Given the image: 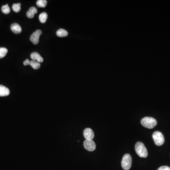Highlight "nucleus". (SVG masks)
<instances>
[{"mask_svg": "<svg viewBox=\"0 0 170 170\" xmlns=\"http://www.w3.org/2000/svg\"><path fill=\"white\" fill-rule=\"evenodd\" d=\"M12 9H13V11L16 13L19 12L21 9V4L20 3L14 4L12 6Z\"/></svg>", "mask_w": 170, "mask_h": 170, "instance_id": "obj_18", "label": "nucleus"}, {"mask_svg": "<svg viewBox=\"0 0 170 170\" xmlns=\"http://www.w3.org/2000/svg\"><path fill=\"white\" fill-rule=\"evenodd\" d=\"M23 64L24 65L27 66L28 65L30 64V61H29V60L27 59L26 61H25L24 62Z\"/></svg>", "mask_w": 170, "mask_h": 170, "instance_id": "obj_20", "label": "nucleus"}, {"mask_svg": "<svg viewBox=\"0 0 170 170\" xmlns=\"http://www.w3.org/2000/svg\"><path fill=\"white\" fill-rule=\"evenodd\" d=\"M11 29L15 34H20L22 31L21 27L17 23H13L11 25Z\"/></svg>", "mask_w": 170, "mask_h": 170, "instance_id": "obj_8", "label": "nucleus"}, {"mask_svg": "<svg viewBox=\"0 0 170 170\" xmlns=\"http://www.w3.org/2000/svg\"><path fill=\"white\" fill-rule=\"evenodd\" d=\"M31 58L33 60H34V61L36 60V61H37V62H39V63L40 62H43V58L41 57V55H40L38 52H32V53L31 54Z\"/></svg>", "mask_w": 170, "mask_h": 170, "instance_id": "obj_10", "label": "nucleus"}, {"mask_svg": "<svg viewBox=\"0 0 170 170\" xmlns=\"http://www.w3.org/2000/svg\"><path fill=\"white\" fill-rule=\"evenodd\" d=\"M136 152L139 156L142 158H146L148 156V152L146 147L142 142H137L135 147Z\"/></svg>", "mask_w": 170, "mask_h": 170, "instance_id": "obj_1", "label": "nucleus"}, {"mask_svg": "<svg viewBox=\"0 0 170 170\" xmlns=\"http://www.w3.org/2000/svg\"><path fill=\"white\" fill-rule=\"evenodd\" d=\"M29 65H31V66L33 69H35V70L39 69L41 67V65H40V63L39 62H36V61H34V60H32V61L30 62V64Z\"/></svg>", "mask_w": 170, "mask_h": 170, "instance_id": "obj_14", "label": "nucleus"}, {"mask_svg": "<svg viewBox=\"0 0 170 170\" xmlns=\"http://www.w3.org/2000/svg\"><path fill=\"white\" fill-rule=\"evenodd\" d=\"M1 11L5 14H8L11 12V9L9 8L8 5L6 4L2 6L1 7Z\"/></svg>", "mask_w": 170, "mask_h": 170, "instance_id": "obj_16", "label": "nucleus"}, {"mask_svg": "<svg viewBox=\"0 0 170 170\" xmlns=\"http://www.w3.org/2000/svg\"><path fill=\"white\" fill-rule=\"evenodd\" d=\"M157 170H170V167L167 166H162Z\"/></svg>", "mask_w": 170, "mask_h": 170, "instance_id": "obj_19", "label": "nucleus"}, {"mask_svg": "<svg viewBox=\"0 0 170 170\" xmlns=\"http://www.w3.org/2000/svg\"><path fill=\"white\" fill-rule=\"evenodd\" d=\"M36 5L39 8H45L47 5L46 0H39L36 2Z\"/></svg>", "mask_w": 170, "mask_h": 170, "instance_id": "obj_15", "label": "nucleus"}, {"mask_svg": "<svg viewBox=\"0 0 170 170\" xmlns=\"http://www.w3.org/2000/svg\"><path fill=\"white\" fill-rule=\"evenodd\" d=\"M10 92L6 86L0 85V97H6L9 95Z\"/></svg>", "mask_w": 170, "mask_h": 170, "instance_id": "obj_9", "label": "nucleus"}, {"mask_svg": "<svg viewBox=\"0 0 170 170\" xmlns=\"http://www.w3.org/2000/svg\"><path fill=\"white\" fill-rule=\"evenodd\" d=\"M84 137L86 139L92 140L94 137V135L93 131L92 129L90 128H86L84 130Z\"/></svg>", "mask_w": 170, "mask_h": 170, "instance_id": "obj_7", "label": "nucleus"}, {"mask_svg": "<svg viewBox=\"0 0 170 170\" xmlns=\"http://www.w3.org/2000/svg\"><path fill=\"white\" fill-rule=\"evenodd\" d=\"M56 35L59 37H65V36H68V32L65 29L61 28V29H59L58 31H57V32H56Z\"/></svg>", "mask_w": 170, "mask_h": 170, "instance_id": "obj_12", "label": "nucleus"}, {"mask_svg": "<svg viewBox=\"0 0 170 170\" xmlns=\"http://www.w3.org/2000/svg\"><path fill=\"white\" fill-rule=\"evenodd\" d=\"M132 157L129 154H125L122 158L121 166L124 170H129L131 168L132 165Z\"/></svg>", "mask_w": 170, "mask_h": 170, "instance_id": "obj_3", "label": "nucleus"}, {"mask_svg": "<svg viewBox=\"0 0 170 170\" xmlns=\"http://www.w3.org/2000/svg\"><path fill=\"white\" fill-rule=\"evenodd\" d=\"M42 34V31L41 30L38 29L36 31L34 32L32 34L30 37V40L33 43V44H37L39 42V37Z\"/></svg>", "mask_w": 170, "mask_h": 170, "instance_id": "obj_5", "label": "nucleus"}, {"mask_svg": "<svg viewBox=\"0 0 170 170\" xmlns=\"http://www.w3.org/2000/svg\"><path fill=\"white\" fill-rule=\"evenodd\" d=\"M85 149L89 151H93L96 148V144L92 140L86 139L84 142Z\"/></svg>", "mask_w": 170, "mask_h": 170, "instance_id": "obj_6", "label": "nucleus"}, {"mask_svg": "<svg viewBox=\"0 0 170 170\" xmlns=\"http://www.w3.org/2000/svg\"><path fill=\"white\" fill-rule=\"evenodd\" d=\"M8 52V50L4 47H0V59L6 56Z\"/></svg>", "mask_w": 170, "mask_h": 170, "instance_id": "obj_17", "label": "nucleus"}, {"mask_svg": "<svg viewBox=\"0 0 170 170\" xmlns=\"http://www.w3.org/2000/svg\"><path fill=\"white\" fill-rule=\"evenodd\" d=\"M153 138L155 144L157 146H161L164 142V137L162 132L156 131L153 134Z\"/></svg>", "mask_w": 170, "mask_h": 170, "instance_id": "obj_4", "label": "nucleus"}, {"mask_svg": "<svg viewBox=\"0 0 170 170\" xmlns=\"http://www.w3.org/2000/svg\"><path fill=\"white\" fill-rule=\"evenodd\" d=\"M141 124L142 126L146 128L151 129L156 126L157 122L155 118L150 117H146L141 120Z\"/></svg>", "mask_w": 170, "mask_h": 170, "instance_id": "obj_2", "label": "nucleus"}, {"mask_svg": "<svg viewBox=\"0 0 170 170\" xmlns=\"http://www.w3.org/2000/svg\"><path fill=\"white\" fill-rule=\"evenodd\" d=\"M37 13V9L35 7H31L27 12V16L29 19H32L34 17L35 14Z\"/></svg>", "mask_w": 170, "mask_h": 170, "instance_id": "obj_11", "label": "nucleus"}, {"mask_svg": "<svg viewBox=\"0 0 170 170\" xmlns=\"http://www.w3.org/2000/svg\"><path fill=\"white\" fill-rule=\"evenodd\" d=\"M48 18V15L46 12H43L40 14L39 19L42 23H44L46 21L47 19Z\"/></svg>", "mask_w": 170, "mask_h": 170, "instance_id": "obj_13", "label": "nucleus"}]
</instances>
